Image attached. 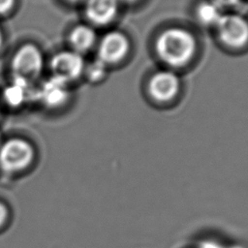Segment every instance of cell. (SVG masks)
<instances>
[{
	"instance_id": "cell-16",
	"label": "cell",
	"mask_w": 248,
	"mask_h": 248,
	"mask_svg": "<svg viewBox=\"0 0 248 248\" xmlns=\"http://www.w3.org/2000/svg\"><path fill=\"white\" fill-rule=\"evenodd\" d=\"M8 217V209L4 203L0 202V227L6 222Z\"/></svg>"
},
{
	"instance_id": "cell-11",
	"label": "cell",
	"mask_w": 248,
	"mask_h": 248,
	"mask_svg": "<svg viewBox=\"0 0 248 248\" xmlns=\"http://www.w3.org/2000/svg\"><path fill=\"white\" fill-rule=\"evenodd\" d=\"M200 23L206 26H215L223 16L222 9L212 0L201 3L196 11Z\"/></svg>"
},
{
	"instance_id": "cell-8",
	"label": "cell",
	"mask_w": 248,
	"mask_h": 248,
	"mask_svg": "<svg viewBox=\"0 0 248 248\" xmlns=\"http://www.w3.org/2000/svg\"><path fill=\"white\" fill-rule=\"evenodd\" d=\"M118 0H84L83 15L91 26H106L117 16Z\"/></svg>"
},
{
	"instance_id": "cell-14",
	"label": "cell",
	"mask_w": 248,
	"mask_h": 248,
	"mask_svg": "<svg viewBox=\"0 0 248 248\" xmlns=\"http://www.w3.org/2000/svg\"><path fill=\"white\" fill-rule=\"evenodd\" d=\"M17 0H0V17L11 15L16 7Z\"/></svg>"
},
{
	"instance_id": "cell-1",
	"label": "cell",
	"mask_w": 248,
	"mask_h": 248,
	"mask_svg": "<svg viewBox=\"0 0 248 248\" xmlns=\"http://www.w3.org/2000/svg\"><path fill=\"white\" fill-rule=\"evenodd\" d=\"M197 46L195 36L181 27L164 30L155 41L157 56L171 68H181L189 64L197 52Z\"/></svg>"
},
{
	"instance_id": "cell-10",
	"label": "cell",
	"mask_w": 248,
	"mask_h": 248,
	"mask_svg": "<svg viewBox=\"0 0 248 248\" xmlns=\"http://www.w3.org/2000/svg\"><path fill=\"white\" fill-rule=\"evenodd\" d=\"M67 42L69 49L83 56L97 44V33L90 24L79 23L69 31Z\"/></svg>"
},
{
	"instance_id": "cell-9",
	"label": "cell",
	"mask_w": 248,
	"mask_h": 248,
	"mask_svg": "<svg viewBox=\"0 0 248 248\" xmlns=\"http://www.w3.org/2000/svg\"><path fill=\"white\" fill-rule=\"evenodd\" d=\"M37 97L46 108L50 109L59 108L69 101V85L49 77L38 89Z\"/></svg>"
},
{
	"instance_id": "cell-12",
	"label": "cell",
	"mask_w": 248,
	"mask_h": 248,
	"mask_svg": "<svg viewBox=\"0 0 248 248\" xmlns=\"http://www.w3.org/2000/svg\"><path fill=\"white\" fill-rule=\"evenodd\" d=\"M28 88V85L13 80V83L4 91L6 102L12 107H17L21 105L25 101V95Z\"/></svg>"
},
{
	"instance_id": "cell-19",
	"label": "cell",
	"mask_w": 248,
	"mask_h": 248,
	"mask_svg": "<svg viewBox=\"0 0 248 248\" xmlns=\"http://www.w3.org/2000/svg\"><path fill=\"white\" fill-rule=\"evenodd\" d=\"M119 2L120 1H122V2H126V3H133V2H136V1H138V0H118Z\"/></svg>"
},
{
	"instance_id": "cell-4",
	"label": "cell",
	"mask_w": 248,
	"mask_h": 248,
	"mask_svg": "<svg viewBox=\"0 0 248 248\" xmlns=\"http://www.w3.org/2000/svg\"><path fill=\"white\" fill-rule=\"evenodd\" d=\"M85 65L82 55L71 49H62L51 56L48 70L50 78L70 85L83 76Z\"/></svg>"
},
{
	"instance_id": "cell-13",
	"label": "cell",
	"mask_w": 248,
	"mask_h": 248,
	"mask_svg": "<svg viewBox=\"0 0 248 248\" xmlns=\"http://www.w3.org/2000/svg\"><path fill=\"white\" fill-rule=\"evenodd\" d=\"M107 74V65L98 60H94L90 64L85 65L83 76L86 77L87 80L91 83L100 82Z\"/></svg>"
},
{
	"instance_id": "cell-15",
	"label": "cell",
	"mask_w": 248,
	"mask_h": 248,
	"mask_svg": "<svg viewBox=\"0 0 248 248\" xmlns=\"http://www.w3.org/2000/svg\"><path fill=\"white\" fill-rule=\"evenodd\" d=\"M216 5H218L221 9L233 7L238 4L239 0H212Z\"/></svg>"
},
{
	"instance_id": "cell-7",
	"label": "cell",
	"mask_w": 248,
	"mask_h": 248,
	"mask_svg": "<svg viewBox=\"0 0 248 248\" xmlns=\"http://www.w3.org/2000/svg\"><path fill=\"white\" fill-rule=\"evenodd\" d=\"M180 78L172 71H158L152 75L147 83L150 97L161 103L173 100L180 90Z\"/></svg>"
},
{
	"instance_id": "cell-5",
	"label": "cell",
	"mask_w": 248,
	"mask_h": 248,
	"mask_svg": "<svg viewBox=\"0 0 248 248\" xmlns=\"http://www.w3.org/2000/svg\"><path fill=\"white\" fill-rule=\"evenodd\" d=\"M220 42L231 48H241L248 45V20L237 14H226L215 25Z\"/></svg>"
},
{
	"instance_id": "cell-18",
	"label": "cell",
	"mask_w": 248,
	"mask_h": 248,
	"mask_svg": "<svg viewBox=\"0 0 248 248\" xmlns=\"http://www.w3.org/2000/svg\"><path fill=\"white\" fill-rule=\"evenodd\" d=\"M63 1H65V2H66V3H68V4L75 5V4H78V3L81 2V1H84V0H63Z\"/></svg>"
},
{
	"instance_id": "cell-3",
	"label": "cell",
	"mask_w": 248,
	"mask_h": 248,
	"mask_svg": "<svg viewBox=\"0 0 248 248\" xmlns=\"http://www.w3.org/2000/svg\"><path fill=\"white\" fill-rule=\"evenodd\" d=\"M35 158V147L24 138L13 137L0 144V168L6 172L27 169Z\"/></svg>"
},
{
	"instance_id": "cell-2",
	"label": "cell",
	"mask_w": 248,
	"mask_h": 248,
	"mask_svg": "<svg viewBox=\"0 0 248 248\" xmlns=\"http://www.w3.org/2000/svg\"><path fill=\"white\" fill-rule=\"evenodd\" d=\"M45 65L41 47L35 43L26 42L15 49L9 66L13 80L30 86L42 77Z\"/></svg>"
},
{
	"instance_id": "cell-17",
	"label": "cell",
	"mask_w": 248,
	"mask_h": 248,
	"mask_svg": "<svg viewBox=\"0 0 248 248\" xmlns=\"http://www.w3.org/2000/svg\"><path fill=\"white\" fill-rule=\"evenodd\" d=\"M4 43H5V37H4V32L0 26V51L1 49L3 48V46H4Z\"/></svg>"
},
{
	"instance_id": "cell-6",
	"label": "cell",
	"mask_w": 248,
	"mask_h": 248,
	"mask_svg": "<svg viewBox=\"0 0 248 248\" xmlns=\"http://www.w3.org/2000/svg\"><path fill=\"white\" fill-rule=\"evenodd\" d=\"M131 48L129 38L120 31L112 30L106 33L97 47V59L105 65H113L122 61Z\"/></svg>"
}]
</instances>
